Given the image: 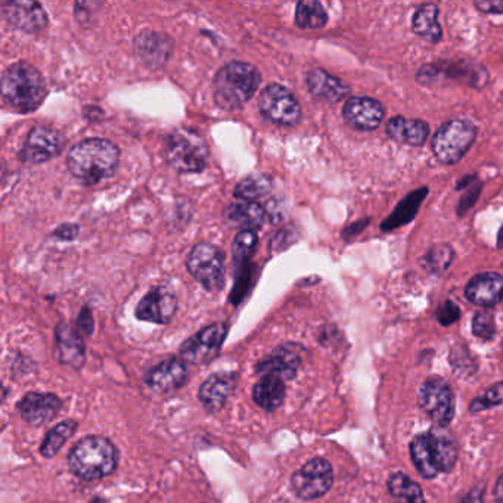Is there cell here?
<instances>
[{
    "mask_svg": "<svg viewBox=\"0 0 503 503\" xmlns=\"http://www.w3.org/2000/svg\"><path fill=\"white\" fill-rule=\"evenodd\" d=\"M412 30L425 42L433 43V45L439 43L443 38V28L439 24L437 5H421L412 18Z\"/></svg>",
    "mask_w": 503,
    "mask_h": 503,
    "instance_id": "27",
    "label": "cell"
},
{
    "mask_svg": "<svg viewBox=\"0 0 503 503\" xmlns=\"http://www.w3.org/2000/svg\"><path fill=\"white\" fill-rule=\"evenodd\" d=\"M385 110L380 101L368 96H351L343 107V119L351 129L372 132L384 122Z\"/></svg>",
    "mask_w": 503,
    "mask_h": 503,
    "instance_id": "15",
    "label": "cell"
},
{
    "mask_svg": "<svg viewBox=\"0 0 503 503\" xmlns=\"http://www.w3.org/2000/svg\"><path fill=\"white\" fill-rule=\"evenodd\" d=\"M294 21L300 28H322L328 23V14L316 0H302L295 8Z\"/></svg>",
    "mask_w": 503,
    "mask_h": 503,
    "instance_id": "33",
    "label": "cell"
},
{
    "mask_svg": "<svg viewBox=\"0 0 503 503\" xmlns=\"http://www.w3.org/2000/svg\"><path fill=\"white\" fill-rule=\"evenodd\" d=\"M69 466L81 480H101L119 468V450L103 435H88L70 450Z\"/></svg>",
    "mask_w": 503,
    "mask_h": 503,
    "instance_id": "3",
    "label": "cell"
},
{
    "mask_svg": "<svg viewBox=\"0 0 503 503\" xmlns=\"http://www.w3.org/2000/svg\"><path fill=\"white\" fill-rule=\"evenodd\" d=\"M390 495L397 503H425L423 488L418 483L411 480L406 474L396 473L390 476L389 483Z\"/></svg>",
    "mask_w": 503,
    "mask_h": 503,
    "instance_id": "30",
    "label": "cell"
},
{
    "mask_svg": "<svg viewBox=\"0 0 503 503\" xmlns=\"http://www.w3.org/2000/svg\"><path fill=\"white\" fill-rule=\"evenodd\" d=\"M177 312V298L166 286H155L142 298L136 307V317L153 324L166 325L172 322Z\"/></svg>",
    "mask_w": 503,
    "mask_h": 503,
    "instance_id": "17",
    "label": "cell"
},
{
    "mask_svg": "<svg viewBox=\"0 0 503 503\" xmlns=\"http://www.w3.org/2000/svg\"><path fill=\"white\" fill-rule=\"evenodd\" d=\"M503 404V382L492 385L490 389L486 390V393L481 397H476V401H471V412H481L486 409L495 408Z\"/></svg>",
    "mask_w": 503,
    "mask_h": 503,
    "instance_id": "38",
    "label": "cell"
},
{
    "mask_svg": "<svg viewBox=\"0 0 503 503\" xmlns=\"http://www.w3.org/2000/svg\"><path fill=\"white\" fill-rule=\"evenodd\" d=\"M0 93L11 110L27 114L37 110L48 95L42 74L28 62L18 61L5 70L0 80Z\"/></svg>",
    "mask_w": 503,
    "mask_h": 503,
    "instance_id": "2",
    "label": "cell"
},
{
    "mask_svg": "<svg viewBox=\"0 0 503 503\" xmlns=\"http://www.w3.org/2000/svg\"><path fill=\"white\" fill-rule=\"evenodd\" d=\"M19 415L35 427L55 420L62 411V401L54 393H27L18 401Z\"/></svg>",
    "mask_w": 503,
    "mask_h": 503,
    "instance_id": "18",
    "label": "cell"
},
{
    "mask_svg": "<svg viewBox=\"0 0 503 503\" xmlns=\"http://www.w3.org/2000/svg\"><path fill=\"white\" fill-rule=\"evenodd\" d=\"M187 267L209 293H219L225 286V256L216 245L209 242L195 245L187 256Z\"/></svg>",
    "mask_w": 503,
    "mask_h": 503,
    "instance_id": "7",
    "label": "cell"
},
{
    "mask_svg": "<svg viewBox=\"0 0 503 503\" xmlns=\"http://www.w3.org/2000/svg\"><path fill=\"white\" fill-rule=\"evenodd\" d=\"M65 139L59 132L46 126H36L26 137L19 151V160L24 165H42L59 155L64 149Z\"/></svg>",
    "mask_w": 503,
    "mask_h": 503,
    "instance_id": "12",
    "label": "cell"
},
{
    "mask_svg": "<svg viewBox=\"0 0 503 503\" xmlns=\"http://www.w3.org/2000/svg\"><path fill=\"white\" fill-rule=\"evenodd\" d=\"M425 439L435 468L439 469V473H450L457 461V446L449 431L446 427L435 425L425 433Z\"/></svg>",
    "mask_w": 503,
    "mask_h": 503,
    "instance_id": "23",
    "label": "cell"
},
{
    "mask_svg": "<svg viewBox=\"0 0 503 503\" xmlns=\"http://www.w3.org/2000/svg\"><path fill=\"white\" fill-rule=\"evenodd\" d=\"M334 471L324 457H313L291 476V488L303 500L319 499L331 490Z\"/></svg>",
    "mask_w": 503,
    "mask_h": 503,
    "instance_id": "9",
    "label": "cell"
},
{
    "mask_svg": "<svg viewBox=\"0 0 503 503\" xmlns=\"http://www.w3.org/2000/svg\"><path fill=\"white\" fill-rule=\"evenodd\" d=\"M483 495H485L483 488L476 487L468 495L464 496L457 503H485L483 502Z\"/></svg>",
    "mask_w": 503,
    "mask_h": 503,
    "instance_id": "45",
    "label": "cell"
},
{
    "mask_svg": "<svg viewBox=\"0 0 503 503\" xmlns=\"http://www.w3.org/2000/svg\"><path fill=\"white\" fill-rule=\"evenodd\" d=\"M91 503H110L108 500L102 499V498H95Z\"/></svg>",
    "mask_w": 503,
    "mask_h": 503,
    "instance_id": "48",
    "label": "cell"
},
{
    "mask_svg": "<svg viewBox=\"0 0 503 503\" xmlns=\"http://www.w3.org/2000/svg\"><path fill=\"white\" fill-rule=\"evenodd\" d=\"M102 6L101 4H91V2H77L74 5V16H76L77 21L80 23V26H86V24L91 23L96 12V8Z\"/></svg>",
    "mask_w": 503,
    "mask_h": 503,
    "instance_id": "40",
    "label": "cell"
},
{
    "mask_svg": "<svg viewBox=\"0 0 503 503\" xmlns=\"http://www.w3.org/2000/svg\"><path fill=\"white\" fill-rule=\"evenodd\" d=\"M79 235V226L76 225H62L58 228L50 237L59 241H71Z\"/></svg>",
    "mask_w": 503,
    "mask_h": 503,
    "instance_id": "43",
    "label": "cell"
},
{
    "mask_svg": "<svg viewBox=\"0 0 503 503\" xmlns=\"http://www.w3.org/2000/svg\"><path fill=\"white\" fill-rule=\"evenodd\" d=\"M272 189H273V180L271 176L250 175L238 183L233 195L241 201H254L271 194Z\"/></svg>",
    "mask_w": 503,
    "mask_h": 503,
    "instance_id": "32",
    "label": "cell"
},
{
    "mask_svg": "<svg viewBox=\"0 0 503 503\" xmlns=\"http://www.w3.org/2000/svg\"><path fill=\"white\" fill-rule=\"evenodd\" d=\"M418 403L439 427H447L455 416L452 389L439 377L428 378L418 391Z\"/></svg>",
    "mask_w": 503,
    "mask_h": 503,
    "instance_id": "11",
    "label": "cell"
},
{
    "mask_svg": "<svg viewBox=\"0 0 503 503\" xmlns=\"http://www.w3.org/2000/svg\"><path fill=\"white\" fill-rule=\"evenodd\" d=\"M79 428V423L74 420H65L57 423L43 439L40 446V454L43 457H54L64 447L65 443L73 437Z\"/></svg>",
    "mask_w": 503,
    "mask_h": 503,
    "instance_id": "31",
    "label": "cell"
},
{
    "mask_svg": "<svg viewBox=\"0 0 503 503\" xmlns=\"http://www.w3.org/2000/svg\"><path fill=\"white\" fill-rule=\"evenodd\" d=\"M409 450H411L413 466L423 478L433 480V478L439 476V469L435 468L425 434L416 435L415 439L412 440Z\"/></svg>",
    "mask_w": 503,
    "mask_h": 503,
    "instance_id": "34",
    "label": "cell"
},
{
    "mask_svg": "<svg viewBox=\"0 0 503 503\" xmlns=\"http://www.w3.org/2000/svg\"><path fill=\"white\" fill-rule=\"evenodd\" d=\"M285 382L276 377H262L252 389V401L266 412L278 411L285 401Z\"/></svg>",
    "mask_w": 503,
    "mask_h": 503,
    "instance_id": "28",
    "label": "cell"
},
{
    "mask_svg": "<svg viewBox=\"0 0 503 503\" xmlns=\"http://www.w3.org/2000/svg\"><path fill=\"white\" fill-rule=\"evenodd\" d=\"M385 130L393 141L411 146L423 145V142L430 136V126L427 123L423 120L404 119L401 115L389 120Z\"/></svg>",
    "mask_w": 503,
    "mask_h": 503,
    "instance_id": "25",
    "label": "cell"
},
{
    "mask_svg": "<svg viewBox=\"0 0 503 503\" xmlns=\"http://www.w3.org/2000/svg\"><path fill=\"white\" fill-rule=\"evenodd\" d=\"M302 365L298 351L291 346H281L273 353L262 359L256 365V374L260 377H276L284 382L297 377Z\"/></svg>",
    "mask_w": 503,
    "mask_h": 503,
    "instance_id": "19",
    "label": "cell"
},
{
    "mask_svg": "<svg viewBox=\"0 0 503 503\" xmlns=\"http://www.w3.org/2000/svg\"><path fill=\"white\" fill-rule=\"evenodd\" d=\"M2 12L12 27L24 31L27 35H37L49 24V18L38 2H31V0L2 2Z\"/></svg>",
    "mask_w": 503,
    "mask_h": 503,
    "instance_id": "13",
    "label": "cell"
},
{
    "mask_svg": "<svg viewBox=\"0 0 503 503\" xmlns=\"http://www.w3.org/2000/svg\"><path fill=\"white\" fill-rule=\"evenodd\" d=\"M305 84L313 98L326 102H339L350 93L348 84L322 69L310 70L305 76Z\"/></svg>",
    "mask_w": 503,
    "mask_h": 503,
    "instance_id": "24",
    "label": "cell"
},
{
    "mask_svg": "<svg viewBox=\"0 0 503 503\" xmlns=\"http://www.w3.org/2000/svg\"><path fill=\"white\" fill-rule=\"evenodd\" d=\"M262 83L256 65L232 61L223 65L214 77V101L221 110L235 111L252 100Z\"/></svg>",
    "mask_w": 503,
    "mask_h": 503,
    "instance_id": "4",
    "label": "cell"
},
{
    "mask_svg": "<svg viewBox=\"0 0 503 503\" xmlns=\"http://www.w3.org/2000/svg\"><path fill=\"white\" fill-rule=\"evenodd\" d=\"M493 496H495V503H503V474L496 481Z\"/></svg>",
    "mask_w": 503,
    "mask_h": 503,
    "instance_id": "46",
    "label": "cell"
},
{
    "mask_svg": "<svg viewBox=\"0 0 503 503\" xmlns=\"http://www.w3.org/2000/svg\"><path fill=\"white\" fill-rule=\"evenodd\" d=\"M427 195V187H421V189L411 192L408 197H404V198L399 202V206L394 209L393 213L390 214L389 218L382 221V230L390 232V230H394V229L408 225L409 221L415 219L416 213L420 210L421 204H423Z\"/></svg>",
    "mask_w": 503,
    "mask_h": 503,
    "instance_id": "29",
    "label": "cell"
},
{
    "mask_svg": "<svg viewBox=\"0 0 503 503\" xmlns=\"http://www.w3.org/2000/svg\"><path fill=\"white\" fill-rule=\"evenodd\" d=\"M119 163V146L101 137H89L79 142L67 155L69 172L74 179L89 187L114 175Z\"/></svg>",
    "mask_w": 503,
    "mask_h": 503,
    "instance_id": "1",
    "label": "cell"
},
{
    "mask_svg": "<svg viewBox=\"0 0 503 503\" xmlns=\"http://www.w3.org/2000/svg\"><path fill=\"white\" fill-rule=\"evenodd\" d=\"M455 252L447 244L434 245L423 257V264L433 273H443L452 264Z\"/></svg>",
    "mask_w": 503,
    "mask_h": 503,
    "instance_id": "35",
    "label": "cell"
},
{
    "mask_svg": "<svg viewBox=\"0 0 503 503\" xmlns=\"http://www.w3.org/2000/svg\"><path fill=\"white\" fill-rule=\"evenodd\" d=\"M229 326L223 322L211 324L197 332L180 346V359L187 365H206L219 355Z\"/></svg>",
    "mask_w": 503,
    "mask_h": 503,
    "instance_id": "10",
    "label": "cell"
},
{
    "mask_svg": "<svg viewBox=\"0 0 503 503\" xmlns=\"http://www.w3.org/2000/svg\"><path fill=\"white\" fill-rule=\"evenodd\" d=\"M469 303L480 307H493L503 302V276L495 272L476 274L466 286Z\"/></svg>",
    "mask_w": 503,
    "mask_h": 503,
    "instance_id": "20",
    "label": "cell"
},
{
    "mask_svg": "<svg viewBox=\"0 0 503 503\" xmlns=\"http://www.w3.org/2000/svg\"><path fill=\"white\" fill-rule=\"evenodd\" d=\"M435 315H437V319L443 326H450V325L457 322V319L461 316V310L455 303L444 302L440 305Z\"/></svg>",
    "mask_w": 503,
    "mask_h": 503,
    "instance_id": "39",
    "label": "cell"
},
{
    "mask_svg": "<svg viewBox=\"0 0 503 503\" xmlns=\"http://www.w3.org/2000/svg\"><path fill=\"white\" fill-rule=\"evenodd\" d=\"M474 6L483 14H503V0H476Z\"/></svg>",
    "mask_w": 503,
    "mask_h": 503,
    "instance_id": "41",
    "label": "cell"
},
{
    "mask_svg": "<svg viewBox=\"0 0 503 503\" xmlns=\"http://www.w3.org/2000/svg\"><path fill=\"white\" fill-rule=\"evenodd\" d=\"M473 332L474 336L486 339V341L495 338V315L492 312H488V310H481V312L476 313V316L473 319Z\"/></svg>",
    "mask_w": 503,
    "mask_h": 503,
    "instance_id": "37",
    "label": "cell"
},
{
    "mask_svg": "<svg viewBox=\"0 0 503 503\" xmlns=\"http://www.w3.org/2000/svg\"><path fill=\"white\" fill-rule=\"evenodd\" d=\"M58 360L62 365L71 366L73 369H81L86 362V348L80 334L69 324L58 325L55 331Z\"/></svg>",
    "mask_w": 503,
    "mask_h": 503,
    "instance_id": "22",
    "label": "cell"
},
{
    "mask_svg": "<svg viewBox=\"0 0 503 503\" xmlns=\"http://www.w3.org/2000/svg\"><path fill=\"white\" fill-rule=\"evenodd\" d=\"M223 216L230 225L237 226L242 230L256 232V229L263 225L266 210L254 201H237L228 206Z\"/></svg>",
    "mask_w": 503,
    "mask_h": 503,
    "instance_id": "26",
    "label": "cell"
},
{
    "mask_svg": "<svg viewBox=\"0 0 503 503\" xmlns=\"http://www.w3.org/2000/svg\"><path fill=\"white\" fill-rule=\"evenodd\" d=\"M237 375L233 372H218L207 378L199 387L198 399L207 412L220 411L228 401V397L235 389Z\"/></svg>",
    "mask_w": 503,
    "mask_h": 503,
    "instance_id": "21",
    "label": "cell"
},
{
    "mask_svg": "<svg viewBox=\"0 0 503 503\" xmlns=\"http://www.w3.org/2000/svg\"><path fill=\"white\" fill-rule=\"evenodd\" d=\"M173 49V38L158 31H142L134 40L137 59L151 70L163 69L172 57Z\"/></svg>",
    "mask_w": 503,
    "mask_h": 503,
    "instance_id": "14",
    "label": "cell"
},
{
    "mask_svg": "<svg viewBox=\"0 0 503 503\" xmlns=\"http://www.w3.org/2000/svg\"><path fill=\"white\" fill-rule=\"evenodd\" d=\"M368 223H369V220H368V219L363 221H356V223L348 226V228L344 230V238H346V240H351V238L358 237L359 233L362 232L363 229L368 226Z\"/></svg>",
    "mask_w": 503,
    "mask_h": 503,
    "instance_id": "44",
    "label": "cell"
},
{
    "mask_svg": "<svg viewBox=\"0 0 503 503\" xmlns=\"http://www.w3.org/2000/svg\"><path fill=\"white\" fill-rule=\"evenodd\" d=\"M165 158L176 172L199 173L209 165L210 148L197 130L179 127L166 137Z\"/></svg>",
    "mask_w": 503,
    "mask_h": 503,
    "instance_id": "5",
    "label": "cell"
},
{
    "mask_svg": "<svg viewBox=\"0 0 503 503\" xmlns=\"http://www.w3.org/2000/svg\"><path fill=\"white\" fill-rule=\"evenodd\" d=\"M189 377L187 363L180 358H170L146 372L144 381L156 394H168L182 389Z\"/></svg>",
    "mask_w": 503,
    "mask_h": 503,
    "instance_id": "16",
    "label": "cell"
},
{
    "mask_svg": "<svg viewBox=\"0 0 503 503\" xmlns=\"http://www.w3.org/2000/svg\"><path fill=\"white\" fill-rule=\"evenodd\" d=\"M498 248L503 250V226L500 228L499 233H498Z\"/></svg>",
    "mask_w": 503,
    "mask_h": 503,
    "instance_id": "47",
    "label": "cell"
},
{
    "mask_svg": "<svg viewBox=\"0 0 503 503\" xmlns=\"http://www.w3.org/2000/svg\"><path fill=\"white\" fill-rule=\"evenodd\" d=\"M257 233L254 230H241L233 240L232 256L237 264L244 263L256 250Z\"/></svg>",
    "mask_w": 503,
    "mask_h": 503,
    "instance_id": "36",
    "label": "cell"
},
{
    "mask_svg": "<svg viewBox=\"0 0 503 503\" xmlns=\"http://www.w3.org/2000/svg\"><path fill=\"white\" fill-rule=\"evenodd\" d=\"M77 325H79V329L84 332L86 336H91V332L95 328V322H93V316H91V312L88 307L81 309L80 315L77 317Z\"/></svg>",
    "mask_w": 503,
    "mask_h": 503,
    "instance_id": "42",
    "label": "cell"
},
{
    "mask_svg": "<svg viewBox=\"0 0 503 503\" xmlns=\"http://www.w3.org/2000/svg\"><path fill=\"white\" fill-rule=\"evenodd\" d=\"M476 137V127L466 120L444 123L431 141L435 158L443 165H456L466 155Z\"/></svg>",
    "mask_w": 503,
    "mask_h": 503,
    "instance_id": "6",
    "label": "cell"
},
{
    "mask_svg": "<svg viewBox=\"0 0 503 503\" xmlns=\"http://www.w3.org/2000/svg\"><path fill=\"white\" fill-rule=\"evenodd\" d=\"M259 110L269 122L284 127H295L302 122V105L285 86L272 83L262 91Z\"/></svg>",
    "mask_w": 503,
    "mask_h": 503,
    "instance_id": "8",
    "label": "cell"
}]
</instances>
